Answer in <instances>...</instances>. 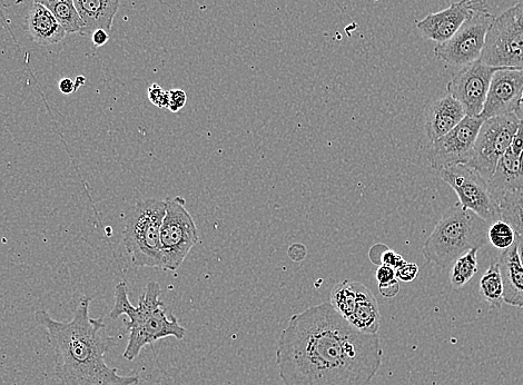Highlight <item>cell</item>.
I'll return each mask as SVG.
<instances>
[{
  "label": "cell",
  "instance_id": "1",
  "mask_svg": "<svg viewBox=\"0 0 523 385\" xmlns=\"http://www.w3.org/2000/svg\"><path fill=\"white\" fill-rule=\"evenodd\" d=\"M276 364L284 385H370L381 368V341L325 302L292 315Z\"/></svg>",
  "mask_w": 523,
  "mask_h": 385
},
{
  "label": "cell",
  "instance_id": "2",
  "mask_svg": "<svg viewBox=\"0 0 523 385\" xmlns=\"http://www.w3.org/2000/svg\"><path fill=\"white\" fill-rule=\"evenodd\" d=\"M91 302L83 296L69 322L54 320L44 310L35 313V321L45 329L54 352L55 377L61 385H136L138 375H121L108 367L105 355L114 339L103 337V320L91 318Z\"/></svg>",
  "mask_w": 523,
  "mask_h": 385
},
{
  "label": "cell",
  "instance_id": "3",
  "mask_svg": "<svg viewBox=\"0 0 523 385\" xmlns=\"http://www.w3.org/2000/svg\"><path fill=\"white\" fill-rule=\"evenodd\" d=\"M161 285L155 281L148 282L143 294L134 306L128 298L126 282L115 286L113 309L110 318L116 320L122 315L128 318L124 321L128 333L127 347L123 358L134 361L148 344L165 338L183 340L186 330L174 315H167L165 304L161 300Z\"/></svg>",
  "mask_w": 523,
  "mask_h": 385
},
{
  "label": "cell",
  "instance_id": "4",
  "mask_svg": "<svg viewBox=\"0 0 523 385\" xmlns=\"http://www.w3.org/2000/svg\"><path fill=\"white\" fill-rule=\"evenodd\" d=\"M489 224L458 203L443 213L434 227L422 254L430 264L448 268L461 255L480 250L488 243Z\"/></svg>",
  "mask_w": 523,
  "mask_h": 385
},
{
  "label": "cell",
  "instance_id": "5",
  "mask_svg": "<svg viewBox=\"0 0 523 385\" xmlns=\"http://www.w3.org/2000/svg\"><path fill=\"white\" fill-rule=\"evenodd\" d=\"M165 200L148 199L137 202L125 216L123 243L137 268H161V227Z\"/></svg>",
  "mask_w": 523,
  "mask_h": 385
},
{
  "label": "cell",
  "instance_id": "6",
  "mask_svg": "<svg viewBox=\"0 0 523 385\" xmlns=\"http://www.w3.org/2000/svg\"><path fill=\"white\" fill-rule=\"evenodd\" d=\"M480 61L489 66L523 72V2L495 18Z\"/></svg>",
  "mask_w": 523,
  "mask_h": 385
},
{
  "label": "cell",
  "instance_id": "7",
  "mask_svg": "<svg viewBox=\"0 0 523 385\" xmlns=\"http://www.w3.org/2000/svg\"><path fill=\"white\" fill-rule=\"evenodd\" d=\"M161 227L162 269L175 272L199 242L200 235L193 216L182 196L167 197Z\"/></svg>",
  "mask_w": 523,
  "mask_h": 385
},
{
  "label": "cell",
  "instance_id": "8",
  "mask_svg": "<svg viewBox=\"0 0 523 385\" xmlns=\"http://www.w3.org/2000/svg\"><path fill=\"white\" fill-rule=\"evenodd\" d=\"M495 18V15L489 13L485 0H481L459 31L449 41L437 44L434 55L452 66L463 67L479 61Z\"/></svg>",
  "mask_w": 523,
  "mask_h": 385
},
{
  "label": "cell",
  "instance_id": "9",
  "mask_svg": "<svg viewBox=\"0 0 523 385\" xmlns=\"http://www.w3.org/2000/svg\"><path fill=\"white\" fill-rule=\"evenodd\" d=\"M441 179L456 192L462 209L472 211L489 225L500 221L499 204L492 196L488 181L467 164L439 171Z\"/></svg>",
  "mask_w": 523,
  "mask_h": 385
},
{
  "label": "cell",
  "instance_id": "10",
  "mask_svg": "<svg viewBox=\"0 0 523 385\" xmlns=\"http://www.w3.org/2000/svg\"><path fill=\"white\" fill-rule=\"evenodd\" d=\"M519 126L516 113L483 122L468 166L489 181L501 157L509 150Z\"/></svg>",
  "mask_w": 523,
  "mask_h": 385
},
{
  "label": "cell",
  "instance_id": "11",
  "mask_svg": "<svg viewBox=\"0 0 523 385\" xmlns=\"http://www.w3.org/2000/svg\"><path fill=\"white\" fill-rule=\"evenodd\" d=\"M483 122L480 116L467 115L453 130L431 142L427 155L432 169L439 172L453 165L467 164Z\"/></svg>",
  "mask_w": 523,
  "mask_h": 385
},
{
  "label": "cell",
  "instance_id": "12",
  "mask_svg": "<svg viewBox=\"0 0 523 385\" xmlns=\"http://www.w3.org/2000/svg\"><path fill=\"white\" fill-rule=\"evenodd\" d=\"M499 67L479 61L463 66L448 83L447 91L465 110L466 115L479 117L487 100L493 74Z\"/></svg>",
  "mask_w": 523,
  "mask_h": 385
},
{
  "label": "cell",
  "instance_id": "13",
  "mask_svg": "<svg viewBox=\"0 0 523 385\" xmlns=\"http://www.w3.org/2000/svg\"><path fill=\"white\" fill-rule=\"evenodd\" d=\"M523 94V72L512 68H499L493 74L485 106L480 117L483 120L515 113Z\"/></svg>",
  "mask_w": 523,
  "mask_h": 385
},
{
  "label": "cell",
  "instance_id": "14",
  "mask_svg": "<svg viewBox=\"0 0 523 385\" xmlns=\"http://www.w3.org/2000/svg\"><path fill=\"white\" fill-rule=\"evenodd\" d=\"M480 2L481 0H459L441 12L424 17L416 22V26L424 37L442 44L459 31Z\"/></svg>",
  "mask_w": 523,
  "mask_h": 385
},
{
  "label": "cell",
  "instance_id": "15",
  "mask_svg": "<svg viewBox=\"0 0 523 385\" xmlns=\"http://www.w3.org/2000/svg\"><path fill=\"white\" fill-rule=\"evenodd\" d=\"M466 116L462 105L449 94L430 104L426 111V131L430 141L449 133Z\"/></svg>",
  "mask_w": 523,
  "mask_h": 385
},
{
  "label": "cell",
  "instance_id": "16",
  "mask_svg": "<svg viewBox=\"0 0 523 385\" xmlns=\"http://www.w3.org/2000/svg\"><path fill=\"white\" fill-rule=\"evenodd\" d=\"M488 185L497 203L503 194L521 189L523 187V152L517 154L509 148L499 160Z\"/></svg>",
  "mask_w": 523,
  "mask_h": 385
},
{
  "label": "cell",
  "instance_id": "17",
  "mask_svg": "<svg viewBox=\"0 0 523 385\" xmlns=\"http://www.w3.org/2000/svg\"><path fill=\"white\" fill-rule=\"evenodd\" d=\"M85 28L82 36H92L97 29L110 32L121 0H73Z\"/></svg>",
  "mask_w": 523,
  "mask_h": 385
},
{
  "label": "cell",
  "instance_id": "18",
  "mask_svg": "<svg viewBox=\"0 0 523 385\" xmlns=\"http://www.w3.org/2000/svg\"><path fill=\"white\" fill-rule=\"evenodd\" d=\"M498 263L503 282V301L516 308H523V266L518 258L516 244L503 250Z\"/></svg>",
  "mask_w": 523,
  "mask_h": 385
},
{
  "label": "cell",
  "instance_id": "19",
  "mask_svg": "<svg viewBox=\"0 0 523 385\" xmlns=\"http://www.w3.org/2000/svg\"><path fill=\"white\" fill-rule=\"evenodd\" d=\"M26 24L33 41L42 46L61 43L67 34L49 9L35 3L28 13Z\"/></svg>",
  "mask_w": 523,
  "mask_h": 385
},
{
  "label": "cell",
  "instance_id": "20",
  "mask_svg": "<svg viewBox=\"0 0 523 385\" xmlns=\"http://www.w3.org/2000/svg\"><path fill=\"white\" fill-rule=\"evenodd\" d=\"M357 292V304L348 320L353 327L361 332L378 334L381 314L376 296L360 282H354Z\"/></svg>",
  "mask_w": 523,
  "mask_h": 385
},
{
  "label": "cell",
  "instance_id": "21",
  "mask_svg": "<svg viewBox=\"0 0 523 385\" xmlns=\"http://www.w3.org/2000/svg\"><path fill=\"white\" fill-rule=\"evenodd\" d=\"M498 204L501 220L523 235V187L503 194Z\"/></svg>",
  "mask_w": 523,
  "mask_h": 385
},
{
  "label": "cell",
  "instance_id": "22",
  "mask_svg": "<svg viewBox=\"0 0 523 385\" xmlns=\"http://www.w3.org/2000/svg\"><path fill=\"white\" fill-rule=\"evenodd\" d=\"M480 292L492 309H501L503 303V282L499 263L492 262L480 280Z\"/></svg>",
  "mask_w": 523,
  "mask_h": 385
},
{
  "label": "cell",
  "instance_id": "23",
  "mask_svg": "<svg viewBox=\"0 0 523 385\" xmlns=\"http://www.w3.org/2000/svg\"><path fill=\"white\" fill-rule=\"evenodd\" d=\"M478 250H471L453 262L450 282L452 288L459 290L467 285L478 272Z\"/></svg>",
  "mask_w": 523,
  "mask_h": 385
},
{
  "label": "cell",
  "instance_id": "24",
  "mask_svg": "<svg viewBox=\"0 0 523 385\" xmlns=\"http://www.w3.org/2000/svg\"><path fill=\"white\" fill-rule=\"evenodd\" d=\"M330 303L345 320H349L355 304H357V292L354 282L345 280L334 285L331 291Z\"/></svg>",
  "mask_w": 523,
  "mask_h": 385
},
{
  "label": "cell",
  "instance_id": "25",
  "mask_svg": "<svg viewBox=\"0 0 523 385\" xmlns=\"http://www.w3.org/2000/svg\"><path fill=\"white\" fill-rule=\"evenodd\" d=\"M56 21L61 25L67 34H81L85 25L80 14L76 11L73 0H63L49 8Z\"/></svg>",
  "mask_w": 523,
  "mask_h": 385
},
{
  "label": "cell",
  "instance_id": "26",
  "mask_svg": "<svg viewBox=\"0 0 523 385\" xmlns=\"http://www.w3.org/2000/svg\"><path fill=\"white\" fill-rule=\"evenodd\" d=\"M488 240L499 250H507L515 244L516 232L505 221H497L489 226Z\"/></svg>",
  "mask_w": 523,
  "mask_h": 385
},
{
  "label": "cell",
  "instance_id": "27",
  "mask_svg": "<svg viewBox=\"0 0 523 385\" xmlns=\"http://www.w3.org/2000/svg\"><path fill=\"white\" fill-rule=\"evenodd\" d=\"M370 259L374 264L387 265L394 270H397L401 264L406 262L400 254L389 249L388 246L384 244L373 246L370 251Z\"/></svg>",
  "mask_w": 523,
  "mask_h": 385
},
{
  "label": "cell",
  "instance_id": "28",
  "mask_svg": "<svg viewBox=\"0 0 523 385\" xmlns=\"http://www.w3.org/2000/svg\"><path fill=\"white\" fill-rule=\"evenodd\" d=\"M148 100L159 108H167L169 106V92L163 90L160 85L153 84L148 87Z\"/></svg>",
  "mask_w": 523,
  "mask_h": 385
},
{
  "label": "cell",
  "instance_id": "29",
  "mask_svg": "<svg viewBox=\"0 0 523 385\" xmlns=\"http://www.w3.org/2000/svg\"><path fill=\"white\" fill-rule=\"evenodd\" d=\"M419 266L416 263L404 262L396 270L397 279L410 283L418 278Z\"/></svg>",
  "mask_w": 523,
  "mask_h": 385
},
{
  "label": "cell",
  "instance_id": "30",
  "mask_svg": "<svg viewBox=\"0 0 523 385\" xmlns=\"http://www.w3.org/2000/svg\"><path fill=\"white\" fill-rule=\"evenodd\" d=\"M187 102V95L182 90H171L169 91V106L167 110L172 113H179L184 108Z\"/></svg>",
  "mask_w": 523,
  "mask_h": 385
},
{
  "label": "cell",
  "instance_id": "31",
  "mask_svg": "<svg viewBox=\"0 0 523 385\" xmlns=\"http://www.w3.org/2000/svg\"><path fill=\"white\" fill-rule=\"evenodd\" d=\"M515 113L519 118V126L510 148L513 152L520 154L523 152V107L519 105Z\"/></svg>",
  "mask_w": 523,
  "mask_h": 385
},
{
  "label": "cell",
  "instance_id": "32",
  "mask_svg": "<svg viewBox=\"0 0 523 385\" xmlns=\"http://www.w3.org/2000/svg\"><path fill=\"white\" fill-rule=\"evenodd\" d=\"M379 284L389 283L397 280L396 270L387 265H380L376 273Z\"/></svg>",
  "mask_w": 523,
  "mask_h": 385
},
{
  "label": "cell",
  "instance_id": "33",
  "mask_svg": "<svg viewBox=\"0 0 523 385\" xmlns=\"http://www.w3.org/2000/svg\"><path fill=\"white\" fill-rule=\"evenodd\" d=\"M379 290L380 293L384 296V298L392 299L399 293L400 284L398 280H394L389 283L379 284Z\"/></svg>",
  "mask_w": 523,
  "mask_h": 385
},
{
  "label": "cell",
  "instance_id": "34",
  "mask_svg": "<svg viewBox=\"0 0 523 385\" xmlns=\"http://www.w3.org/2000/svg\"><path fill=\"white\" fill-rule=\"evenodd\" d=\"M93 43L96 47H101L110 41V35L105 29H97L92 35Z\"/></svg>",
  "mask_w": 523,
  "mask_h": 385
},
{
  "label": "cell",
  "instance_id": "35",
  "mask_svg": "<svg viewBox=\"0 0 523 385\" xmlns=\"http://www.w3.org/2000/svg\"><path fill=\"white\" fill-rule=\"evenodd\" d=\"M59 91H61L65 95H71L75 91H77L75 83L71 80V78H63L61 82H59Z\"/></svg>",
  "mask_w": 523,
  "mask_h": 385
},
{
  "label": "cell",
  "instance_id": "36",
  "mask_svg": "<svg viewBox=\"0 0 523 385\" xmlns=\"http://www.w3.org/2000/svg\"><path fill=\"white\" fill-rule=\"evenodd\" d=\"M515 244L517 246L519 261L523 266V235L516 234Z\"/></svg>",
  "mask_w": 523,
  "mask_h": 385
},
{
  "label": "cell",
  "instance_id": "37",
  "mask_svg": "<svg viewBox=\"0 0 523 385\" xmlns=\"http://www.w3.org/2000/svg\"><path fill=\"white\" fill-rule=\"evenodd\" d=\"M63 2V0H34L35 4L43 5L47 9L51 8L53 5Z\"/></svg>",
  "mask_w": 523,
  "mask_h": 385
},
{
  "label": "cell",
  "instance_id": "38",
  "mask_svg": "<svg viewBox=\"0 0 523 385\" xmlns=\"http://www.w3.org/2000/svg\"><path fill=\"white\" fill-rule=\"evenodd\" d=\"M520 106L523 107V94H522V97H521Z\"/></svg>",
  "mask_w": 523,
  "mask_h": 385
}]
</instances>
